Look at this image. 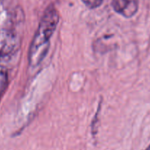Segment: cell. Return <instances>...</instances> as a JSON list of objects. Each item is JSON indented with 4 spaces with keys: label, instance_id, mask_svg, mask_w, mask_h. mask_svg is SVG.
<instances>
[{
    "label": "cell",
    "instance_id": "277c9868",
    "mask_svg": "<svg viewBox=\"0 0 150 150\" xmlns=\"http://www.w3.org/2000/svg\"><path fill=\"white\" fill-rule=\"evenodd\" d=\"M8 75L7 70L4 67L0 66V96L3 94L7 86Z\"/></svg>",
    "mask_w": 150,
    "mask_h": 150
},
{
    "label": "cell",
    "instance_id": "5b68a950",
    "mask_svg": "<svg viewBox=\"0 0 150 150\" xmlns=\"http://www.w3.org/2000/svg\"><path fill=\"white\" fill-rule=\"evenodd\" d=\"M82 1L89 9H95L102 4L103 0H82Z\"/></svg>",
    "mask_w": 150,
    "mask_h": 150
},
{
    "label": "cell",
    "instance_id": "6da1fadb",
    "mask_svg": "<svg viewBox=\"0 0 150 150\" xmlns=\"http://www.w3.org/2000/svg\"><path fill=\"white\" fill-rule=\"evenodd\" d=\"M59 16L57 10L49 7L43 16L29 48V62L32 67L38 65L44 59L49 48L50 38L57 28Z\"/></svg>",
    "mask_w": 150,
    "mask_h": 150
},
{
    "label": "cell",
    "instance_id": "3957f363",
    "mask_svg": "<svg viewBox=\"0 0 150 150\" xmlns=\"http://www.w3.org/2000/svg\"><path fill=\"white\" fill-rule=\"evenodd\" d=\"M113 10L125 18H131L138 10V0H113Z\"/></svg>",
    "mask_w": 150,
    "mask_h": 150
},
{
    "label": "cell",
    "instance_id": "7a4b0ae2",
    "mask_svg": "<svg viewBox=\"0 0 150 150\" xmlns=\"http://www.w3.org/2000/svg\"><path fill=\"white\" fill-rule=\"evenodd\" d=\"M17 45V38L13 31L0 29V59L10 55Z\"/></svg>",
    "mask_w": 150,
    "mask_h": 150
},
{
    "label": "cell",
    "instance_id": "8992f818",
    "mask_svg": "<svg viewBox=\"0 0 150 150\" xmlns=\"http://www.w3.org/2000/svg\"><path fill=\"white\" fill-rule=\"evenodd\" d=\"M146 150H150V146H149V147H148V148H147V149H146Z\"/></svg>",
    "mask_w": 150,
    "mask_h": 150
}]
</instances>
